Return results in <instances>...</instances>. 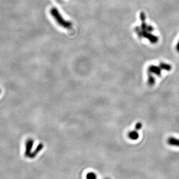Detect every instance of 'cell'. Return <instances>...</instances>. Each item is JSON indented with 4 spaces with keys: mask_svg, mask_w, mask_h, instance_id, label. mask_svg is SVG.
I'll return each mask as SVG.
<instances>
[{
    "mask_svg": "<svg viewBox=\"0 0 179 179\" xmlns=\"http://www.w3.org/2000/svg\"><path fill=\"white\" fill-rule=\"evenodd\" d=\"M50 13L52 16L55 19L58 24H59V26L65 29H71V28L72 27V23L69 21L65 20L57 8H51Z\"/></svg>",
    "mask_w": 179,
    "mask_h": 179,
    "instance_id": "6da1fadb",
    "label": "cell"
},
{
    "mask_svg": "<svg viewBox=\"0 0 179 179\" xmlns=\"http://www.w3.org/2000/svg\"><path fill=\"white\" fill-rule=\"evenodd\" d=\"M134 30L136 32V33L138 34L139 37L140 38L144 37L148 39L152 44H155L158 41V37L151 33H150V32L142 31L139 30L138 27H136L134 28Z\"/></svg>",
    "mask_w": 179,
    "mask_h": 179,
    "instance_id": "7a4b0ae2",
    "label": "cell"
},
{
    "mask_svg": "<svg viewBox=\"0 0 179 179\" xmlns=\"http://www.w3.org/2000/svg\"><path fill=\"white\" fill-rule=\"evenodd\" d=\"M161 68L159 66H155V65H151L149 66L148 69V72H150L151 73H153L156 75L157 76L161 77Z\"/></svg>",
    "mask_w": 179,
    "mask_h": 179,
    "instance_id": "3957f363",
    "label": "cell"
},
{
    "mask_svg": "<svg viewBox=\"0 0 179 179\" xmlns=\"http://www.w3.org/2000/svg\"><path fill=\"white\" fill-rule=\"evenodd\" d=\"M167 143L169 145L179 147V138L171 137L168 138Z\"/></svg>",
    "mask_w": 179,
    "mask_h": 179,
    "instance_id": "277c9868",
    "label": "cell"
},
{
    "mask_svg": "<svg viewBox=\"0 0 179 179\" xmlns=\"http://www.w3.org/2000/svg\"><path fill=\"white\" fill-rule=\"evenodd\" d=\"M128 137L130 139L132 140H136L139 138V133L138 132V130L134 129L133 131H130L128 133Z\"/></svg>",
    "mask_w": 179,
    "mask_h": 179,
    "instance_id": "5b68a950",
    "label": "cell"
},
{
    "mask_svg": "<svg viewBox=\"0 0 179 179\" xmlns=\"http://www.w3.org/2000/svg\"><path fill=\"white\" fill-rule=\"evenodd\" d=\"M159 66L161 68L162 70H165L166 71H170L172 69V66L171 65L164 63V62L160 63Z\"/></svg>",
    "mask_w": 179,
    "mask_h": 179,
    "instance_id": "8992f818",
    "label": "cell"
},
{
    "mask_svg": "<svg viewBox=\"0 0 179 179\" xmlns=\"http://www.w3.org/2000/svg\"><path fill=\"white\" fill-rule=\"evenodd\" d=\"M148 83L149 86H152L155 85V79L154 77L152 76V74L148 72Z\"/></svg>",
    "mask_w": 179,
    "mask_h": 179,
    "instance_id": "52a82bcc",
    "label": "cell"
},
{
    "mask_svg": "<svg viewBox=\"0 0 179 179\" xmlns=\"http://www.w3.org/2000/svg\"><path fill=\"white\" fill-rule=\"evenodd\" d=\"M87 179H97V176L94 172H89L86 175Z\"/></svg>",
    "mask_w": 179,
    "mask_h": 179,
    "instance_id": "ba28073f",
    "label": "cell"
},
{
    "mask_svg": "<svg viewBox=\"0 0 179 179\" xmlns=\"http://www.w3.org/2000/svg\"><path fill=\"white\" fill-rule=\"evenodd\" d=\"M142 127H143V124L141 122H138L137 123H136L135 126V129L138 131L142 128Z\"/></svg>",
    "mask_w": 179,
    "mask_h": 179,
    "instance_id": "9c48e42d",
    "label": "cell"
},
{
    "mask_svg": "<svg viewBox=\"0 0 179 179\" xmlns=\"http://www.w3.org/2000/svg\"><path fill=\"white\" fill-rule=\"evenodd\" d=\"M176 50L179 52V40L178 43V44H177V45H176Z\"/></svg>",
    "mask_w": 179,
    "mask_h": 179,
    "instance_id": "30bf717a",
    "label": "cell"
},
{
    "mask_svg": "<svg viewBox=\"0 0 179 179\" xmlns=\"http://www.w3.org/2000/svg\"><path fill=\"white\" fill-rule=\"evenodd\" d=\"M1 90H0V94H1Z\"/></svg>",
    "mask_w": 179,
    "mask_h": 179,
    "instance_id": "8fae6325",
    "label": "cell"
},
{
    "mask_svg": "<svg viewBox=\"0 0 179 179\" xmlns=\"http://www.w3.org/2000/svg\"><path fill=\"white\" fill-rule=\"evenodd\" d=\"M109 179V178H106V179Z\"/></svg>",
    "mask_w": 179,
    "mask_h": 179,
    "instance_id": "7c38bea8",
    "label": "cell"
}]
</instances>
